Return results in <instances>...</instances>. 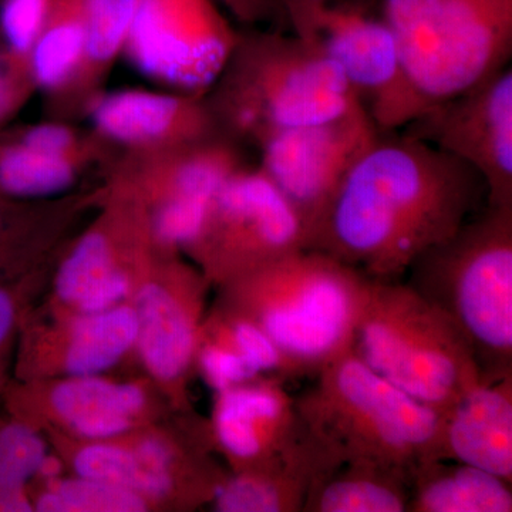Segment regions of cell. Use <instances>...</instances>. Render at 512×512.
I'll list each match as a JSON object with an SVG mask.
<instances>
[{
	"label": "cell",
	"instance_id": "d6a6232c",
	"mask_svg": "<svg viewBox=\"0 0 512 512\" xmlns=\"http://www.w3.org/2000/svg\"><path fill=\"white\" fill-rule=\"evenodd\" d=\"M26 212L0 195V278L15 275L26 252Z\"/></svg>",
	"mask_w": 512,
	"mask_h": 512
},
{
	"label": "cell",
	"instance_id": "9a60e30c",
	"mask_svg": "<svg viewBox=\"0 0 512 512\" xmlns=\"http://www.w3.org/2000/svg\"><path fill=\"white\" fill-rule=\"evenodd\" d=\"M342 464L308 427L284 453L262 466L237 471L214 495L221 512H303L320 480Z\"/></svg>",
	"mask_w": 512,
	"mask_h": 512
},
{
	"label": "cell",
	"instance_id": "8fae6325",
	"mask_svg": "<svg viewBox=\"0 0 512 512\" xmlns=\"http://www.w3.org/2000/svg\"><path fill=\"white\" fill-rule=\"evenodd\" d=\"M366 109L295 127L259 144L262 173L311 232L346 175L382 133Z\"/></svg>",
	"mask_w": 512,
	"mask_h": 512
},
{
	"label": "cell",
	"instance_id": "30bf717a",
	"mask_svg": "<svg viewBox=\"0 0 512 512\" xmlns=\"http://www.w3.org/2000/svg\"><path fill=\"white\" fill-rule=\"evenodd\" d=\"M237 40L211 0H138L124 50L151 79L198 93L217 82Z\"/></svg>",
	"mask_w": 512,
	"mask_h": 512
},
{
	"label": "cell",
	"instance_id": "83f0119b",
	"mask_svg": "<svg viewBox=\"0 0 512 512\" xmlns=\"http://www.w3.org/2000/svg\"><path fill=\"white\" fill-rule=\"evenodd\" d=\"M116 269L109 238L100 231L84 235L72 254L64 259L56 276V293L63 302L76 306Z\"/></svg>",
	"mask_w": 512,
	"mask_h": 512
},
{
	"label": "cell",
	"instance_id": "9c48e42d",
	"mask_svg": "<svg viewBox=\"0 0 512 512\" xmlns=\"http://www.w3.org/2000/svg\"><path fill=\"white\" fill-rule=\"evenodd\" d=\"M308 232L298 212L261 168L242 167L212 200L191 245L208 278L222 284L306 249Z\"/></svg>",
	"mask_w": 512,
	"mask_h": 512
},
{
	"label": "cell",
	"instance_id": "4fadbf2b",
	"mask_svg": "<svg viewBox=\"0 0 512 512\" xmlns=\"http://www.w3.org/2000/svg\"><path fill=\"white\" fill-rule=\"evenodd\" d=\"M305 423L284 383L258 380L218 392L212 436L237 471L268 463L301 436Z\"/></svg>",
	"mask_w": 512,
	"mask_h": 512
},
{
	"label": "cell",
	"instance_id": "7402d4cb",
	"mask_svg": "<svg viewBox=\"0 0 512 512\" xmlns=\"http://www.w3.org/2000/svg\"><path fill=\"white\" fill-rule=\"evenodd\" d=\"M84 56V23L79 0H56L45 29L29 55L32 83L59 92L74 83Z\"/></svg>",
	"mask_w": 512,
	"mask_h": 512
},
{
	"label": "cell",
	"instance_id": "4dcf8cb0",
	"mask_svg": "<svg viewBox=\"0 0 512 512\" xmlns=\"http://www.w3.org/2000/svg\"><path fill=\"white\" fill-rule=\"evenodd\" d=\"M195 359L205 380L217 390V393L265 379L248 365L247 360L239 355L237 350L202 330Z\"/></svg>",
	"mask_w": 512,
	"mask_h": 512
},
{
	"label": "cell",
	"instance_id": "d4e9b609",
	"mask_svg": "<svg viewBox=\"0 0 512 512\" xmlns=\"http://www.w3.org/2000/svg\"><path fill=\"white\" fill-rule=\"evenodd\" d=\"M77 476L126 488L146 497H167L174 491L173 474L148 470L136 451L97 443L82 448L74 457Z\"/></svg>",
	"mask_w": 512,
	"mask_h": 512
},
{
	"label": "cell",
	"instance_id": "3957f363",
	"mask_svg": "<svg viewBox=\"0 0 512 512\" xmlns=\"http://www.w3.org/2000/svg\"><path fill=\"white\" fill-rule=\"evenodd\" d=\"M404 278L456 326L483 382L512 376V205L485 204Z\"/></svg>",
	"mask_w": 512,
	"mask_h": 512
},
{
	"label": "cell",
	"instance_id": "74e56055",
	"mask_svg": "<svg viewBox=\"0 0 512 512\" xmlns=\"http://www.w3.org/2000/svg\"><path fill=\"white\" fill-rule=\"evenodd\" d=\"M136 454L148 470L157 471V473H173L177 456L174 448L167 441L158 437H147L138 443Z\"/></svg>",
	"mask_w": 512,
	"mask_h": 512
},
{
	"label": "cell",
	"instance_id": "2e32d148",
	"mask_svg": "<svg viewBox=\"0 0 512 512\" xmlns=\"http://www.w3.org/2000/svg\"><path fill=\"white\" fill-rule=\"evenodd\" d=\"M443 460L470 464L512 484V376L477 384L443 412Z\"/></svg>",
	"mask_w": 512,
	"mask_h": 512
},
{
	"label": "cell",
	"instance_id": "d590c367",
	"mask_svg": "<svg viewBox=\"0 0 512 512\" xmlns=\"http://www.w3.org/2000/svg\"><path fill=\"white\" fill-rule=\"evenodd\" d=\"M10 276L0 278V389L5 376L6 359L13 333L18 325L22 292L18 285L10 284Z\"/></svg>",
	"mask_w": 512,
	"mask_h": 512
},
{
	"label": "cell",
	"instance_id": "f35d334b",
	"mask_svg": "<svg viewBox=\"0 0 512 512\" xmlns=\"http://www.w3.org/2000/svg\"><path fill=\"white\" fill-rule=\"evenodd\" d=\"M238 16H251L272 8L278 0H224Z\"/></svg>",
	"mask_w": 512,
	"mask_h": 512
},
{
	"label": "cell",
	"instance_id": "277c9868",
	"mask_svg": "<svg viewBox=\"0 0 512 512\" xmlns=\"http://www.w3.org/2000/svg\"><path fill=\"white\" fill-rule=\"evenodd\" d=\"M296 406L340 464H376L414 474L441 461L443 412L377 375L353 349L323 367Z\"/></svg>",
	"mask_w": 512,
	"mask_h": 512
},
{
	"label": "cell",
	"instance_id": "8d00e7d4",
	"mask_svg": "<svg viewBox=\"0 0 512 512\" xmlns=\"http://www.w3.org/2000/svg\"><path fill=\"white\" fill-rule=\"evenodd\" d=\"M128 289H130V279L123 271L116 268L96 288L84 295L82 301L76 306L82 313L107 311L127 295Z\"/></svg>",
	"mask_w": 512,
	"mask_h": 512
},
{
	"label": "cell",
	"instance_id": "4316f807",
	"mask_svg": "<svg viewBox=\"0 0 512 512\" xmlns=\"http://www.w3.org/2000/svg\"><path fill=\"white\" fill-rule=\"evenodd\" d=\"M40 512H138L146 511L143 495L89 478L55 481L37 498Z\"/></svg>",
	"mask_w": 512,
	"mask_h": 512
},
{
	"label": "cell",
	"instance_id": "836d02e7",
	"mask_svg": "<svg viewBox=\"0 0 512 512\" xmlns=\"http://www.w3.org/2000/svg\"><path fill=\"white\" fill-rule=\"evenodd\" d=\"M16 138L26 146L52 154V156L70 158L77 163L82 157L79 138L69 127L62 126V124H37L35 127L26 128Z\"/></svg>",
	"mask_w": 512,
	"mask_h": 512
},
{
	"label": "cell",
	"instance_id": "44dd1931",
	"mask_svg": "<svg viewBox=\"0 0 512 512\" xmlns=\"http://www.w3.org/2000/svg\"><path fill=\"white\" fill-rule=\"evenodd\" d=\"M137 335V313L130 306L82 313L70 330L64 367L72 376L97 375L116 365L133 348Z\"/></svg>",
	"mask_w": 512,
	"mask_h": 512
},
{
	"label": "cell",
	"instance_id": "ab89813d",
	"mask_svg": "<svg viewBox=\"0 0 512 512\" xmlns=\"http://www.w3.org/2000/svg\"><path fill=\"white\" fill-rule=\"evenodd\" d=\"M60 473H62V463L56 457L47 456L43 458L39 471H37V474L47 478V480H56Z\"/></svg>",
	"mask_w": 512,
	"mask_h": 512
},
{
	"label": "cell",
	"instance_id": "7c38bea8",
	"mask_svg": "<svg viewBox=\"0 0 512 512\" xmlns=\"http://www.w3.org/2000/svg\"><path fill=\"white\" fill-rule=\"evenodd\" d=\"M399 131L473 167L487 185V204L512 205L511 66L430 104Z\"/></svg>",
	"mask_w": 512,
	"mask_h": 512
},
{
	"label": "cell",
	"instance_id": "e575fe53",
	"mask_svg": "<svg viewBox=\"0 0 512 512\" xmlns=\"http://www.w3.org/2000/svg\"><path fill=\"white\" fill-rule=\"evenodd\" d=\"M30 83L28 70L13 63L6 53L0 55V124L19 109Z\"/></svg>",
	"mask_w": 512,
	"mask_h": 512
},
{
	"label": "cell",
	"instance_id": "ffe728a7",
	"mask_svg": "<svg viewBox=\"0 0 512 512\" xmlns=\"http://www.w3.org/2000/svg\"><path fill=\"white\" fill-rule=\"evenodd\" d=\"M412 480L376 464H342L313 487L303 512H409Z\"/></svg>",
	"mask_w": 512,
	"mask_h": 512
},
{
	"label": "cell",
	"instance_id": "5bb4252c",
	"mask_svg": "<svg viewBox=\"0 0 512 512\" xmlns=\"http://www.w3.org/2000/svg\"><path fill=\"white\" fill-rule=\"evenodd\" d=\"M90 116L103 136L146 150L224 136L208 103L197 96L127 90L94 100Z\"/></svg>",
	"mask_w": 512,
	"mask_h": 512
},
{
	"label": "cell",
	"instance_id": "603a6c76",
	"mask_svg": "<svg viewBox=\"0 0 512 512\" xmlns=\"http://www.w3.org/2000/svg\"><path fill=\"white\" fill-rule=\"evenodd\" d=\"M77 161L35 150L16 136L0 137V195L32 198L57 194L72 185Z\"/></svg>",
	"mask_w": 512,
	"mask_h": 512
},
{
	"label": "cell",
	"instance_id": "cb8c5ba5",
	"mask_svg": "<svg viewBox=\"0 0 512 512\" xmlns=\"http://www.w3.org/2000/svg\"><path fill=\"white\" fill-rule=\"evenodd\" d=\"M138 0H79L84 56L74 83H92L126 46Z\"/></svg>",
	"mask_w": 512,
	"mask_h": 512
},
{
	"label": "cell",
	"instance_id": "6da1fadb",
	"mask_svg": "<svg viewBox=\"0 0 512 512\" xmlns=\"http://www.w3.org/2000/svg\"><path fill=\"white\" fill-rule=\"evenodd\" d=\"M485 204L487 185L473 167L402 131H382L313 225L306 249L367 278L402 281L417 256Z\"/></svg>",
	"mask_w": 512,
	"mask_h": 512
},
{
	"label": "cell",
	"instance_id": "5b68a950",
	"mask_svg": "<svg viewBox=\"0 0 512 512\" xmlns=\"http://www.w3.org/2000/svg\"><path fill=\"white\" fill-rule=\"evenodd\" d=\"M367 281L332 256L301 249L224 284L225 306L254 320L305 377L316 376L352 349Z\"/></svg>",
	"mask_w": 512,
	"mask_h": 512
},
{
	"label": "cell",
	"instance_id": "d6986e66",
	"mask_svg": "<svg viewBox=\"0 0 512 512\" xmlns=\"http://www.w3.org/2000/svg\"><path fill=\"white\" fill-rule=\"evenodd\" d=\"M50 402L77 434L99 440L120 436L130 429L131 417L143 409L146 397L136 384L72 376L57 384Z\"/></svg>",
	"mask_w": 512,
	"mask_h": 512
},
{
	"label": "cell",
	"instance_id": "f546056e",
	"mask_svg": "<svg viewBox=\"0 0 512 512\" xmlns=\"http://www.w3.org/2000/svg\"><path fill=\"white\" fill-rule=\"evenodd\" d=\"M56 0H2L0 32L6 55L29 72V55L37 37L45 29Z\"/></svg>",
	"mask_w": 512,
	"mask_h": 512
},
{
	"label": "cell",
	"instance_id": "8992f818",
	"mask_svg": "<svg viewBox=\"0 0 512 512\" xmlns=\"http://www.w3.org/2000/svg\"><path fill=\"white\" fill-rule=\"evenodd\" d=\"M353 352L377 375L446 412L483 382L456 326L403 281H367Z\"/></svg>",
	"mask_w": 512,
	"mask_h": 512
},
{
	"label": "cell",
	"instance_id": "484cf974",
	"mask_svg": "<svg viewBox=\"0 0 512 512\" xmlns=\"http://www.w3.org/2000/svg\"><path fill=\"white\" fill-rule=\"evenodd\" d=\"M202 332L237 350L248 365L265 379L285 383L305 377L301 369L276 348L275 343L254 320L228 306Z\"/></svg>",
	"mask_w": 512,
	"mask_h": 512
},
{
	"label": "cell",
	"instance_id": "ac0fdd59",
	"mask_svg": "<svg viewBox=\"0 0 512 512\" xmlns=\"http://www.w3.org/2000/svg\"><path fill=\"white\" fill-rule=\"evenodd\" d=\"M510 483L457 461H433L414 474L409 512H511Z\"/></svg>",
	"mask_w": 512,
	"mask_h": 512
},
{
	"label": "cell",
	"instance_id": "52a82bcc",
	"mask_svg": "<svg viewBox=\"0 0 512 512\" xmlns=\"http://www.w3.org/2000/svg\"><path fill=\"white\" fill-rule=\"evenodd\" d=\"M380 8L426 107L511 66L512 0H380Z\"/></svg>",
	"mask_w": 512,
	"mask_h": 512
},
{
	"label": "cell",
	"instance_id": "e0dca14e",
	"mask_svg": "<svg viewBox=\"0 0 512 512\" xmlns=\"http://www.w3.org/2000/svg\"><path fill=\"white\" fill-rule=\"evenodd\" d=\"M180 298L157 284L141 286L136 296L138 349L147 369L157 379H183L197 356L198 291Z\"/></svg>",
	"mask_w": 512,
	"mask_h": 512
},
{
	"label": "cell",
	"instance_id": "f1b7e54d",
	"mask_svg": "<svg viewBox=\"0 0 512 512\" xmlns=\"http://www.w3.org/2000/svg\"><path fill=\"white\" fill-rule=\"evenodd\" d=\"M45 457V441L26 421H0V493L26 488Z\"/></svg>",
	"mask_w": 512,
	"mask_h": 512
},
{
	"label": "cell",
	"instance_id": "ba28073f",
	"mask_svg": "<svg viewBox=\"0 0 512 512\" xmlns=\"http://www.w3.org/2000/svg\"><path fill=\"white\" fill-rule=\"evenodd\" d=\"M286 29L340 67L383 131L426 109L400 66L380 0H284Z\"/></svg>",
	"mask_w": 512,
	"mask_h": 512
},
{
	"label": "cell",
	"instance_id": "1f68e13d",
	"mask_svg": "<svg viewBox=\"0 0 512 512\" xmlns=\"http://www.w3.org/2000/svg\"><path fill=\"white\" fill-rule=\"evenodd\" d=\"M214 200V198H212ZM212 200L165 198L154 218V232L167 245L191 247L200 237L210 214Z\"/></svg>",
	"mask_w": 512,
	"mask_h": 512
},
{
	"label": "cell",
	"instance_id": "7a4b0ae2",
	"mask_svg": "<svg viewBox=\"0 0 512 512\" xmlns=\"http://www.w3.org/2000/svg\"><path fill=\"white\" fill-rule=\"evenodd\" d=\"M208 103L221 133L261 144L365 109L339 66L288 30L238 37Z\"/></svg>",
	"mask_w": 512,
	"mask_h": 512
}]
</instances>
